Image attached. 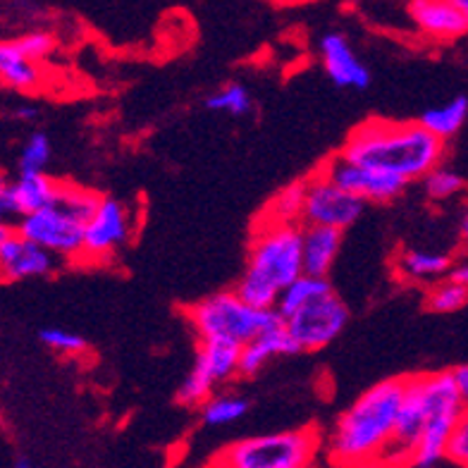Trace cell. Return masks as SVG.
Segmentation results:
<instances>
[{
    "mask_svg": "<svg viewBox=\"0 0 468 468\" xmlns=\"http://www.w3.org/2000/svg\"><path fill=\"white\" fill-rule=\"evenodd\" d=\"M339 154L407 182H420L432 167L442 165L447 142L425 130L419 120L373 117L351 130Z\"/></svg>",
    "mask_w": 468,
    "mask_h": 468,
    "instance_id": "1",
    "label": "cell"
},
{
    "mask_svg": "<svg viewBox=\"0 0 468 468\" xmlns=\"http://www.w3.org/2000/svg\"><path fill=\"white\" fill-rule=\"evenodd\" d=\"M407 376L388 378L358 397L335 423L327 456L339 468H376L395 432Z\"/></svg>",
    "mask_w": 468,
    "mask_h": 468,
    "instance_id": "2",
    "label": "cell"
},
{
    "mask_svg": "<svg viewBox=\"0 0 468 468\" xmlns=\"http://www.w3.org/2000/svg\"><path fill=\"white\" fill-rule=\"evenodd\" d=\"M185 318L198 339H232L247 345L259 333L282 321L275 308H256L234 290L218 292L189 303Z\"/></svg>",
    "mask_w": 468,
    "mask_h": 468,
    "instance_id": "3",
    "label": "cell"
},
{
    "mask_svg": "<svg viewBox=\"0 0 468 468\" xmlns=\"http://www.w3.org/2000/svg\"><path fill=\"white\" fill-rule=\"evenodd\" d=\"M321 447L314 428L268 432L228 444L210 468H308Z\"/></svg>",
    "mask_w": 468,
    "mask_h": 468,
    "instance_id": "4",
    "label": "cell"
},
{
    "mask_svg": "<svg viewBox=\"0 0 468 468\" xmlns=\"http://www.w3.org/2000/svg\"><path fill=\"white\" fill-rule=\"evenodd\" d=\"M247 271L280 292L303 272V222L256 220Z\"/></svg>",
    "mask_w": 468,
    "mask_h": 468,
    "instance_id": "5",
    "label": "cell"
},
{
    "mask_svg": "<svg viewBox=\"0 0 468 468\" xmlns=\"http://www.w3.org/2000/svg\"><path fill=\"white\" fill-rule=\"evenodd\" d=\"M420 385H423L428 419H425L419 447L413 454V466L435 468L442 459H447V444H450L456 420L466 409V401L459 395L450 370L420 373Z\"/></svg>",
    "mask_w": 468,
    "mask_h": 468,
    "instance_id": "6",
    "label": "cell"
},
{
    "mask_svg": "<svg viewBox=\"0 0 468 468\" xmlns=\"http://www.w3.org/2000/svg\"><path fill=\"white\" fill-rule=\"evenodd\" d=\"M241 345L232 339H198L194 368L177 389V401L186 409L201 407L216 388L239 378Z\"/></svg>",
    "mask_w": 468,
    "mask_h": 468,
    "instance_id": "7",
    "label": "cell"
},
{
    "mask_svg": "<svg viewBox=\"0 0 468 468\" xmlns=\"http://www.w3.org/2000/svg\"><path fill=\"white\" fill-rule=\"evenodd\" d=\"M15 229L48 249L50 253H56L60 261H81L87 222L68 213L60 206L53 204L44 210L22 216Z\"/></svg>",
    "mask_w": 468,
    "mask_h": 468,
    "instance_id": "8",
    "label": "cell"
},
{
    "mask_svg": "<svg viewBox=\"0 0 468 468\" xmlns=\"http://www.w3.org/2000/svg\"><path fill=\"white\" fill-rule=\"evenodd\" d=\"M134 234V216L120 198L103 197L84 229L81 263H108L130 244Z\"/></svg>",
    "mask_w": 468,
    "mask_h": 468,
    "instance_id": "9",
    "label": "cell"
},
{
    "mask_svg": "<svg viewBox=\"0 0 468 468\" xmlns=\"http://www.w3.org/2000/svg\"><path fill=\"white\" fill-rule=\"evenodd\" d=\"M318 170H323L335 185L349 191L351 197L361 198L364 204H389V201L399 198L409 186L407 179L399 175L361 165V163L345 158L342 154L327 158Z\"/></svg>",
    "mask_w": 468,
    "mask_h": 468,
    "instance_id": "10",
    "label": "cell"
},
{
    "mask_svg": "<svg viewBox=\"0 0 468 468\" xmlns=\"http://www.w3.org/2000/svg\"><path fill=\"white\" fill-rule=\"evenodd\" d=\"M346 323H349V308L333 290L290 315L284 325L303 351H321L342 335Z\"/></svg>",
    "mask_w": 468,
    "mask_h": 468,
    "instance_id": "11",
    "label": "cell"
},
{
    "mask_svg": "<svg viewBox=\"0 0 468 468\" xmlns=\"http://www.w3.org/2000/svg\"><path fill=\"white\" fill-rule=\"evenodd\" d=\"M366 204L351 197L349 191L337 186L323 170H315L306 177V206H303V225H325V228L349 229L364 216Z\"/></svg>",
    "mask_w": 468,
    "mask_h": 468,
    "instance_id": "12",
    "label": "cell"
},
{
    "mask_svg": "<svg viewBox=\"0 0 468 468\" xmlns=\"http://www.w3.org/2000/svg\"><path fill=\"white\" fill-rule=\"evenodd\" d=\"M425 419H428V407H425L420 373L419 376H407V389H404L395 432H392L388 447L378 459L376 468L413 466V454H416V447H419Z\"/></svg>",
    "mask_w": 468,
    "mask_h": 468,
    "instance_id": "13",
    "label": "cell"
},
{
    "mask_svg": "<svg viewBox=\"0 0 468 468\" xmlns=\"http://www.w3.org/2000/svg\"><path fill=\"white\" fill-rule=\"evenodd\" d=\"M60 259L22 232L13 229L0 244V280L3 282H22V280L48 278L58 271Z\"/></svg>",
    "mask_w": 468,
    "mask_h": 468,
    "instance_id": "14",
    "label": "cell"
},
{
    "mask_svg": "<svg viewBox=\"0 0 468 468\" xmlns=\"http://www.w3.org/2000/svg\"><path fill=\"white\" fill-rule=\"evenodd\" d=\"M318 56L325 69L327 80L337 89H351V91H364L370 87V69L358 58L356 48L351 46L349 38L339 31H327L318 41Z\"/></svg>",
    "mask_w": 468,
    "mask_h": 468,
    "instance_id": "15",
    "label": "cell"
},
{
    "mask_svg": "<svg viewBox=\"0 0 468 468\" xmlns=\"http://www.w3.org/2000/svg\"><path fill=\"white\" fill-rule=\"evenodd\" d=\"M407 10L419 34L431 41L450 44L468 34V17L450 0H409Z\"/></svg>",
    "mask_w": 468,
    "mask_h": 468,
    "instance_id": "16",
    "label": "cell"
},
{
    "mask_svg": "<svg viewBox=\"0 0 468 468\" xmlns=\"http://www.w3.org/2000/svg\"><path fill=\"white\" fill-rule=\"evenodd\" d=\"M302 346L294 339V335L287 330L284 321H278L268 330L259 333L253 339H249L247 345H241V358H239V378H253L259 376L265 366L271 364L272 358L278 356H296L302 354Z\"/></svg>",
    "mask_w": 468,
    "mask_h": 468,
    "instance_id": "17",
    "label": "cell"
},
{
    "mask_svg": "<svg viewBox=\"0 0 468 468\" xmlns=\"http://www.w3.org/2000/svg\"><path fill=\"white\" fill-rule=\"evenodd\" d=\"M454 263L447 251H432V249H401L395 259V275L401 282L409 284H431L440 282L450 275Z\"/></svg>",
    "mask_w": 468,
    "mask_h": 468,
    "instance_id": "18",
    "label": "cell"
},
{
    "mask_svg": "<svg viewBox=\"0 0 468 468\" xmlns=\"http://www.w3.org/2000/svg\"><path fill=\"white\" fill-rule=\"evenodd\" d=\"M345 232L325 225H303V272L315 278H327L337 253L342 251Z\"/></svg>",
    "mask_w": 468,
    "mask_h": 468,
    "instance_id": "19",
    "label": "cell"
},
{
    "mask_svg": "<svg viewBox=\"0 0 468 468\" xmlns=\"http://www.w3.org/2000/svg\"><path fill=\"white\" fill-rule=\"evenodd\" d=\"M44 81L38 62L19 53L15 41H0V84L15 91H37Z\"/></svg>",
    "mask_w": 468,
    "mask_h": 468,
    "instance_id": "20",
    "label": "cell"
},
{
    "mask_svg": "<svg viewBox=\"0 0 468 468\" xmlns=\"http://www.w3.org/2000/svg\"><path fill=\"white\" fill-rule=\"evenodd\" d=\"M60 179L50 177L46 173H25L15 179V197L22 216L44 210L56 204L58 191H60Z\"/></svg>",
    "mask_w": 468,
    "mask_h": 468,
    "instance_id": "21",
    "label": "cell"
},
{
    "mask_svg": "<svg viewBox=\"0 0 468 468\" xmlns=\"http://www.w3.org/2000/svg\"><path fill=\"white\" fill-rule=\"evenodd\" d=\"M333 292V284L327 278H315V275H306L302 272L294 282H290L280 292L278 303H275V314L287 321L290 315H294L296 311H302L303 306H308L311 302H315L318 296Z\"/></svg>",
    "mask_w": 468,
    "mask_h": 468,
    "instance_id": "22",
    "label": "cell"
},
{
    "mask_svg": "<svg viewBox=\"0 0 468 468\" xmlns=\"http://www.w3.org/2000/svg\"><path fill=\"white\" fill-rule=\"evenodd\" d=\"M468 120V99L466 96H454L452 101L435 108H428L423 115L419 117V122L423 124L425 130L432 132L435 136L450 142L452 136L462 132V127Z\"/></svg>",
    "mask_w": 468,
    "mask_h": 468,
    "instance_id": "23",
    "label": "cell"
},
{
    "mask_svg": "<svg viewBox=\"0 0 468 468\" xmlns=\"http://www.w3.org/2000/svg\"><path fill=\"white\" fill-rule=\"evenodd\" d=\"M303 206H306V179H296L284 185L261 213V220L271 222H303Z\"/></svg>",
    "mask_w": 468,
    "mask_h": 468,
    "instance_id": "24",
    "label": "cell"
},
{
    "mask_svg": "<svg viewBox=\"0 0 468 468\" xmlns=\"http://www.w3.org/2000/svg\"><path fill=\"white\" fill-rule=\"evenodd\" d=\"M198 409H201V423L208 428H225L244 419L251 404L247 397L234 395V392H216Z\"/></svg>",
    "mask_w": 468,
    "mask_h": 468,
    "instance_id": "25",
    "label": "cell"
},
{
    "mask_svg": "<svg viewBox=\"0 0 468 468\" xmlns=\"http://www.w3.org/2000/svg\"><path fill=\"white\" fill-rule=\"evenodd\" d=\"M206 108L213 112H225V115L232 117L251 115V91H249L244 84H239V81H229V84L218 89L216 93H210L208 99H206Z\"/></svg>",
    "mask_w": 468,
    "mask_h": 468,
    "instance_id": "26",
    "label": "cell"
},
{
    "mask_svg": "<svg viewBox=\"0 0 468 468\" xmlns=\"http://www.w3.org/2000/svg\"><path fill=\"white\" fill-rule=\"evenodd\" d=\"M420 182H423L425 197L432 198V201H450V198L459 197V194L468 189L466 177L459 170L447 165L432 167Z\"/></svg>",
    "mask_w": 468,
    "mask_h": 468,
    "instance_id": "27",
    "label": "cell"
},
{
    "mask_svg": "<svg viewBox=\"0 0 468 468\" xmlns=\"http://www.w3.org/2000/svg\"><path fill=\"white\" fill-rule=\"evenodd\" d=\"M468 303V287L454 282L452 278H444L440 282L431 284L425 292V306L431 314H456Z\"/></svg>",
    "mask_w": 468,
    "mask_h": 468,
    "instance_id": "28",
    "label": "cell"
},
{
    "mask_svg": "<svg viewBox=\"0 0 468 468\" xmlns=\"http://www.w3.org/2000/svg\"><path fill=\"white\" fill-rule=\"evenodd\" d=\"M234 292L244 299L247 303L256 308H275L278 303L280 290L275 284H271L268 280L259 278V275H253V272L244 271V275L239 278Z\"/></svg>",
    "mask_w": 468,
    "mask_h": 468,
    "instance_id": "29",
    "label": "cell"
},
{
    "mask_svg": "<svg viewBox=\"0 0 468 468\" xmlns=\"http://www.w3.org/2000/svg\"><path fill=\"white\" fill-rule=\"evenodd\" d=\"M50 161V139L44 132H34L19 151V175L46 173Z\"/></svg>",
    "mask_w": 468,
    "mask_h": 468,
    "instance_id": "30",
    "label": "cell"
},
{
    "mask_svg": "<svg viewBox=\"0 0 468 468\" xmlns=\"http://www.w3.org/2000/svg\"><path fill=\"white\" fill-rule=\"evenodd\" d=\"M38 339L56 354H65V356H80L89 349V342L81 335L65 330V327H44L38 333Z\"/></svg>",
    "mask_w": 468,
    "mask_h": 468,
    "instance_id": "31",
    "label": "cell"
},
{
    "mask_svg": "<svg viewBox=\"0 0 468 468\" xmlns=\"http://www.w3.org/2000/svg\"><path fill=\"white\" fill-rule=\"evenodd\" d=\"M15 46L22 56H27L34 62H44L46 58L56 50V38L48 31H29L25 37L15 38Z\"/></svg>",
    "mask_w": 468,
    "mask_h": 468,
    "instance_id": "32",
    "label": "cell"
},
{
    "mask_svg": "<svg viewBox=\"0 0 468 468\" xmlns=\"http://www.w3.org/2000/svg\"><path fill=\"white\" fill-rule=\"evenodd\" d=\"M447 459L456 466L468 468V404L456 420L454 431H452L450 444H447Z\"/></svg>",
    "mask_w": 468,
    "mask_h": 468,
    "instance_id": "33",
    "label": "cell"
},
{
    "mask_svg": "<svg viewBox=\"0 0 468 468\" xmlns=\"http://www.w3.org/2000/svg\"><path fill=\"white\" fill-rule=\"evenodd\" d=\"M19 220H22V210H19L17 197H15V182H10L0 173V225L17 228Z\"/></svg>",
    "mask_w": 468,
    "mask_h": 468,
    "instance_id": "34",
    "label": "cell"
},
{
    "mask_svg": "<svg viewBox=\"0 0 468 468\" xmlns=\"http://www.w3.org/2000/svg\"><path fill=\"white\" fill-rule=\"evenodd\" d=\"M450 373H452V378H454V385H456V389H459V395H462V399L468 404V364L450 368Z\"/></svg>",
    "mask_w": 468,
    "mask_h": 468,
    "instance_id": "35",
    "label": "cell"
},
{
    "mask_svg": "<svg viewBox=\"0 0 468 468\" xmlns=\"http://www.w3.org/2000/svg\"><path fill=\"white\" fill-rule=\"evenodd\" d=\"M447 278H452L454 282L463 284V287H468V256H463V259L454 261L450 268V275Z\"/></svg>",
    "mask_w": 468,
    "mask_h": 468,
    "instance_id": "36",
    "label": "cell"
},
{
    "mask_svg": "<svg viewBox=\"0 0 468 468\" xmlns=\"http://www.w3.org/2000/svg\"><path fill=\"white\" fill-rule=\"evenodd\" d=\"M15 117H17V120H22V122H31V120H37V117H38V108H37V105H31V103L17 105Z\"/></svg>",
    "mask_w": 468,
    "mask_h": 468,
    "instance_id": "37",
    "label": "cell"
},
{
    "mask_svg": "<svg viewBox=\"0 0 468 468\" xmlns=\"http://www.w3.org/2000/svg\"><path fill=\"white\" fill-rule=\"evenodd\" d=\"M459 234H462V239L463 244H468V208L463 210V216H462V222H459Z\"/></svg>",
    "mask_w": 468,
    "mask_h": 468,
    "instance_id": "38",
    "label": "cell"
},
{
    "mask_svg": "<svg viewBox=\"0 0 468 468\" xmlns=\"http://www.w3.org/2000/svg\"><path fill=\"white\" fill-rule=\"evenodd\" d=\"M450 3H452V5L459 7V10H462V13L468 17V0H450Z\"/></svg>",
    "mask_w": 468,
    "mask_h": 468,
    "instance_id": "39",
    "label": "cell"
},
{
    "mask_svg": "<svg viewBox=\"0 0 468 468\" xmlns=\"http://www.w3.org/2000/svg\"><path fill=\"white\" fill-rule=\"evenodd\" d=\"M15 228H7V225H0V244L10 237V232H13Z\"/></svg>",
    "mask_w": 468,
    "mask_h": 468,
    "instance_id": "40",
    "label": "cell"
},
{
    "mask_svg": "<svg viewBox=\"0 0 468 468\" xmlns=\"http://www.w3.org/2000/svg\"><path fill=\"white\" fill-rule=\"evenodd\" d=\"M15 468H31V463L27 462V459H17V462H15Z\"/></svg>",
    "mask_w": 468,
    "mask_h": 468,
    "instance_id": "41",
    "label": "cell"
}]
</instances>
